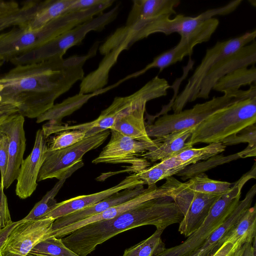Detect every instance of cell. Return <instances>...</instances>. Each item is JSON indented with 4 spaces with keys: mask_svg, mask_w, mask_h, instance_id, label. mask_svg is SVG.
Segmentation results:
<instances>
[{
    "mask_svg": "<svg viewBox=\"0 0 256 256\" xmlns=\"http://www.w3.org/2000/svg\"><path fill=\"white\" fill-rule=\"evenodd\" d=\"M84 164L82 160L66 170L63 176L58 180L54 187L46 193L41 200L34 205L28 214L21 220L40 219L52 210L58 204L55 196L62 188L66 180L76 170L83 166Z\"/></svg>",
    "mask_w": 256,
    "mask_h": 256,
    "instance_id": "cell-30",
    "label": "cell"
},
{
    "mask_svg": "<svg viewBox=\"0 0 256 256\" xmlns=\"http://www.w3.org/2000/svg\"><path fill=\"white\" fill-rule=\"evenodd\" d=\"M24 117L16 113L8 116L0 126V130L8 138V160L4 178V188L6 189L16 180L24 160L26 138L24 130Z\"/></svg>",
    "mask_w": 256,
    "mask_h": 256,
    "instance_id": "cell-17",
    "label": "cell"
},
{
    "mask_svg": "<svg viewBox=\"0 0 256 256\" xmlns=\"http://www.w3.org/2000/svg\"><path fill=\"white\" fill-rule=\"evenodd\" d=\"M244 256H256V249L252 244H244Z\"/></svg>",
    "mask_w": 256,
    "mask_h": 256,
    "instance_id": "cell-45",
    "label": "cell"
},
{
    "mask_svg": "<svg viewBox=\"0 0 256 256\" xmlns=\"http://www.w3.org/2000/svg\"><path fill=\"white\" fill-rule=\"evenodd\" d=\"M101 4L88 9L66 14L36 30L14 27L0 34V60L12 59L34 50L62 33L102 14L106 10Z\"/></svg>",
    "mask_w": 256,
    "mask_h": 256,
    "instance_id": "cell-3",
    "label": "cell"
},
{
    "mask_svg": "<svg viewBox=\"0 0 256 256\" xmlns=\"http://www.w3.org/2000/svg\"><path fill=\"white\" fill-rule=\"evenodd\" d=\"M183 215L172 198L164 196L112 219L85 225L62 238L66 246L80 256H87L96 247L116 235L138 226L153 225L164 230L180 223Z\"/></svg>",
    "mask_w": 256,
    "mask_h": 256,
    "instance_id": "cell-2",
    "label": "cell"
},
{
    "mask_svg": "<svg viewBox=\"0 0 256 256\" xmlns=\"http://www.w3.org/2000/svg\"><path fill=\"white\" fill-rule=\"evenodd\" d=\"M236 250L232 244L226 242L222 244L212 256H233Z\"/></svg>",
    "mask_w": 256,
    "mask_h": 256,
    "instance_id": "cell-43",
    "label": "cell"
},
{
    "mask_svg": "<svg viewBox=\"0 0 256 256\" xmlns=\"http://www.w3.org/2000/svg\"><path fill=\"white\" fill-rule=\"evenodd\" d=\"M244 244L239 249H238L233 256H244Z\"/></svg>",
    "mask_w": 256,
    "mask_h": 256,
    "instance_id": "cell-46",
    "label": "cell"
},
{
    "mask_svg": "<svg viewBox=\"0 0 256 256\" xmlns=\"http://www.w3.org/2000/svg\"><path fill=\"white\" fill-rule=\"evenodd\" d=\"M256 97V86H250L248 90H240L234 93H226L214 97L192 108L172 114H164L153 123L146 125L148 136L156 138L194 128L217 110L238 100Z\"/></svg>",
    "mask_w": 256,
    "mask_h": 256,
    "instance_id": "cell-5",
    "label": "cell"
},
{
    "mask_svg": "<svg viewBox=\"0 0 256 256\" xmlns=\"http://www.w3.org/2000/svg\"><path fill=\"white\" fill-rule=\"evenodd\" d=\"M170 87L164 78L156 76L136 92L126 96H116L111 104L102 110L96 120L73 126H66L65 130H79L87 132L88 136L110 130L120 118L133 110L146 106L148 101L166 96Z\"/></svg>",
    "mask_w": 256,
    "mask_h": 256,
    "instance_id": "cell-7",
    "label": "cell"
},
{
    "mask_svg": "<svg viewBox=\"0 0 256 256\" xmlns=\"http://www.w3.org/2000/svg\"><path fill=\"white\" fill-rule=\"evenodd\" d=\"M26 256H35V255H33V254H28Z\"/></svg>",
    "mask_w": 256,
    "mask_h": 256,
    "instance_id": "cell-49",
    "label": "cell"
},
{
    "mask_svg": "<svg viewBox=\"0 0 256 256\" xmlns=\"http://www.w3.org/2000/svg\"><path fill=\"white\" fill-rule=\"evenodd\" d=\"M164 230L156 229L146 239L126 249L122 256H157L166 248L161 238Z\"/></svg>",
    "mask_w": 256,
    "mask_h": 256,
    "instance_id": "cell-34",
    "label": "cell"
},
{
    "mask_svg": "<svg viewBox=\"0 0 256 256\" xmlns=\"http://www.w3.org/2000/svg\"><path fill=\"white\" fill-rule=\"evenodd\" d=\"M194 128L166 134L161 138L162 142L154 150L146 152L140 157L155 162L162 161L174 156L188 148H192L187 142L190 137Z\"/></svg>",
    "mask_w": 256,
    "mask_h": 256,
    "instance_id": "cell-25",
    "label": "cell"
},
{
    "mask_svg": "<svg viewBox=\"0 0 256 256\" xmlns=\"http://www.w3.org/2000/svg\"><path fill=\"white\" fill-rule=\"evenodd\" d=\"M87 132L74 130L59 132L54 136L48 144V150H56L72 146L86 136Z\"/></svg>",
    "mask_w": 256,
    "mask_h": 256,
    "instance_id": "cell-37",
    "label": "cell"
},
{
    "mask_svg": "<svg viewBox=\"0 0 256 256\" xmlns=\"http://www.w3.org/2000/svg\"><path fill=\"white\" fill-rule=\"evenodd\" d=\"M226 148L222 142L208 144L201 148H188L178 154L157 164L165 170L180 168L183 170L188 166L194 164L224 151Z\"/></svg>",
    "mask_w": 256,
    "mask_h": 256,
    "instance_id": "cell-27",
    "label": "cell"
},
{
    "mask_svg": "<svg viewBox=\"0 0 256 256\" xmlns=\"http://www.w3.org/2000/svg\"><path fill=\"white\" fill-rule=\"evenodd\" d=\"M256 155V151L247 146L241 152L235 154L226 156L218 154L204 160L202 162H198L188 166L177 173L176 175L180 176L182 180H186L218 166L240 158L255 156Z\"/></svg>",
    "mask_w": 256,
    "mask_h": 256,
    "instance_id": "cell-29",
    "label": "cell"
},
{
    "mask_svg": "<svg viewBox=\"0 0 256 256\" xmlns=\"http://www.w3.org/2000/svg\"><path fill=\"white\" fill-rule=\"evenodd\" d=\"M256 40L218 62L208 72L200 88L197 98L207 99L216 82L228 74L241 68L254 66Z\"/></svg>",
    "mask_w": 256,
    "mask_h": 256,
    "instance_id": "cell-20",
    "label": "cell"
},
{
    "mask_svg": "<svg viewBox=\"0 0 256 256\" xmlns=\"http://www.w3.org/2000/svg\"><path fill=\"white\" fill-rule=\"evenodd\" d=\"M48 144V138L42 130L39 129L36 133L33 149L24 159L16 178V194L21 199L30 197L37 187V180L46 158Z\"/></svg>",
    "mask_w": 256,
    "mask_h": 256,
    "instance_id": "cell-19",
    "label": "cell"
},
{
    "mask_svg": "<svg viewBox=\"0 0 256 256\" xmlns=\"http://www.w3.org/2000/svg\"><path fill=\"white\" fill-rule=\"evenodd\" d=\"M183 215L178 230L188 237L196 230L208 214L214 202L222 194L194 192L182 182L170 176L162 184Z\"/></svg>",
    "mask_w": 256,
    "mask_h": 256,
    "instance_id": "cell-9",
    "label": "cell"
},
{
    "mask_svg": "<svg viewBox=\"0 0 256 256\" xmlns=\"http://www.w3.org/2000/svg\"><path fill=\"white\" fill-rule=\"evenodd\" d=\"M111 136L108 144L92 162L129 164L126 172L138 173L150 166V162L140 155L157 148L162 140L156 138L151 142L137 140L126 136L119 132L110 130Z\"/></svg>",
    "mask_w": 256,
    "mask_h": 256,
    "instance_id": "cell-12",
    "label": "cell"
},
{
    "mask_svg": "<svg viewBox=\"0 0 256 256\" xmlns=\"http://www.w3.org/2000/svg\"></svg>",
    "mask_w": 256,
    "mask_h": 256,
    "instance_id": "cell-50",
    "label": "cell"
},
{
    "mask_svg": "<svg viewBox=\"0 0 256 256\" xmlns=\"http://www.w3.org/2000/svg\"></svg>",
    "mask_w": 256,
    "mask_h": 256,
    "instance_id": "cell-51",
    "label": "cell"
},
{
    "mask_svg": "<svg viewBox=\"0 0 256 256\" xmlns=\"http://www.w3.org/2000/svg\"><path fill=\"white\" fill-rule=\"evenodd\" d=\"M144 185L124 190L84 209L58 218L52 223V230L100 214L110 207L125 202L143 192L146 189Z\"/></svg>",
    "mask_w": 256,
    "mask_h": 256,
    "instance_id": "cell-22",
    "label": "cell"
},
{
    "mask_svg": "<svg viewBox=\"0 0 256 256\" xmlns=\"http://www.w3.org/2000/svg\"><path fill=\"white\" fill-rule=\"evenodd\" d=\"M256 174L255 169L252 168L243 174L232 184L228 192L214 202L208 214L196 230L180 244L166 248L157 256H190L196 251L236 207L242 187L250 179L256 178Z\"/></svg>",
    "mask_w": 256,
    "mask_h": 256,
    "instance_id": "cell-6",
    "label": "cell"
},
{
    "mask_svg": "<svg viewBox=\"0 0 256 256\" xmlns=\"http://www.w3.org/2000/svg\"><path fill=\"white\" fill-rule=\"evenodd\" d=\"M178 0H134L126 24L110 36L112 44L126 50L131 46L135 35L148 24L176 14Z\"/></svg>",
    "mask_w": 256,
    "mask_h": 256,
    "instance_id": "cell-11",
    "label": "cell"
},
{
    "mask_svg": "<svg viewBox=\"0 0 256 256\" xmlns=\"http://www.w3.org/2000/svg\"><path fill=\"white\" fill-rule=\"evenodd\" d=\"M146 106L138 108L118 119L110 130H115L132 139L150 142L144 120Z\"/></svg>",
    "mask_w": 256,
    "mask_h": 256,
    "instance_id": "cell-28",
    "label": "cell"
},
{
    "mask_svg": "<svg viewBox=\"0 0 256 256\" xmlns=\"http://www.w3.org/2000/svg\"><path fill=\"white\" fill-rule=\"evenodd\" d=\"M19 6L18 4L15 1L0 0V18L16 10Z\"/></svg>",
    "mask_w": 256,
    "mask_h": 256,
    "instance_id": "cell-42",
    "label": "cell"
},
{
    "mask_svg": "<svg viewBox=\"0 0 256 256\" xmlns=\"http://www.w3.org/2000/svg\"><path fill=\"white\" fill-rule=\"evenodd\" d=\"M106 130L86 136L70 146L56 150H48L40 170L38 181L56 178L60 180L66 170L82 160L87 152L100 146L110 134Z\"/></svg>",
    "mask_w": 256,
    "mask_h": 256,
    "instance_id": "cell-13",
    "label": "cell"
},
{
    "mask_svg": "<svg viewBox=\"0 0 256 256\" xmlns=\"http://www.w3.org/2000/svg\"><path fill=\"white\" fill-rule=\"evenodd\" d=\"M18 222H12L4 228L0 230V248L6 242L12 230L18 224Z\"/></svg>",
    "mask_w": 256,
    "mask_h": 256,
    "instance_id": "cell-44",
    "label": "cell"
},
{
    "mask_svg": "<svg viewBox=\"0 0 256 256\" xmlns=\"http://www.w3.org/2000/svg\"><path fill=\"white\" fill-rule=\"evenodd\" d=\"M255 124L248 126L237 133L228 136L222 140L221 142L225 146L247 142L248 146L256 149V126Z\"/></svg>",
    "mask_w": 256,
    "mask_h": 256,
    "instance_id": "cell-38",
    "label": "cell"
},
{
    "mask_svg": "<svg viewBox=\"0 0 256 256\" xmlns=\"http://www.w3.org/2000/svg\"><path fill=\"white\" fill-rule=\"evenodd\" d=\"M182 170L180 168L165 170L160 167L157 164L138 173L132 174L134 178L142 180L144 184L148 186L155 184L156 182L176 174Z\"/></svg>",
    "mask_w": 256,
    "mask_h": 256,
    "instance_id": "cell-36",
    "label": "cell"
},
{
    "mask_svg": "<svg viewBox=\"0 0 256 256\" xmlns=\"http://www.w3.org/2000/svg\"><path fill=\"white\" fill-rule=\"evenodd\" d=\"M256 234V205L248 208L237 222L222 239L216 252L224 243L232 244L236 250L246 243L252 244Z\"/></svg>",
    "mask_w": 256,
    "mask_h": 256,
    "instance_id": "cell-26",
    "label": "cell"
},
{
    "mask_svg": "<svg viewBox=\"0 0 256 256\" xmlns=\"http://www.w3.org/2000/svg\"><path fill=\"white\" fill-rule=\"evenodd\" d=\"M2 88H3L1 84H0V92L2 90ZM0 100H1V96H0Z\"/></svg>",
    "mask_w": 256,
    "mask_h": 256,
    "instance_id": "cell-47",
    "label": "cell"
},
{
    "mask_svg": "<svg viewBox=\"0 0 256 256\" xmlns=\"http://www.w3.org/2000/svg\"><path fill=\"white\" fill-rule=\"evenodd\" d=\"M30 254L37 256H80L67 248L62 238L50 236L38 243Z\"/></svg>",
    "mask_w": 256,
    "mask_h": 256,
    "instance_id": "cell-35",
    "label": "cell"
},
{
    "mask_svg": "<svg viewBox=\"0 0 256 256\" xmlns=\"http://www.w3.org/2000/svg\"><path fill=\"white\" fill-rule=\"evenodd\" d=\"M218 24V20L215 18L206 20L190 34L180 36V42L174 47L154 58L142 69L120 80L121 82L140 76L153 68H159L160 72L166 68L182 61L184 57L192 53L196 45L208 41Z\"/></svg>",
    "mask_w": 256,
    "mask_h": 256,
    "instance_id": "cell-15",
    "label": "cell"
},
{
    "mask_svg": "<svg viewBox=\"0 0 256 256\" xmlns=\"http://www.w3.org/2000/svg\"><path fill=\"white\" fill-rule=\"evenodd\" d=\"M73 2L74 0H42L36 18L26 30L38 29L51 20L66 14Z\"/></svg>",
    "mask_w": 256,
    "mask_h": 256,
    "instance_id": "cell-32",
    "label": "cell"
},
{
    "mask_svg": "<svg viewBox=\"0 0 256 256\" xmlns=\"http://www.w3.org/2000/svg\"><path fill=\"white\" fill-rule=\"evenodd\" d=\"M4 60H0V69L1 66L4 64Z\"/></svg>",
    "mask_w": 256,
    "mask_h": 256,
    "instance_id": "cell-48",
    "label": "cell"
},
{
    "mask_svg": "<svg viewBox=\"0 0 256 256\" xmlns=\"http://www.w3.org/2000/svg\"><path fill=\"white\" fill-rule=\"evenodd\" d=\"M166 196H168V192L162 185L159 187L157 186L156 184L148 186L143 192L125 202L110 207L100 214L88 217L63 228L52 230V236L62 238L85 225L112 219L127 211L138 208L148 201Z\"/></svg>",
    "mask_w": 256,
    "mask_h": 256,
    "instance_id": "cell-18",
    "label": "cell"
},
{
    "mask_svg": "<svg viewBox=\"0 0 256 256\" xmlns=\"http://www.w3.org/2000/svg\"><path fill=\"white\" fill-rule=\"evenodd\" d=\"M104 0H74L73 2L68 8L67 14L76 12L88 9L98 5Z\"/></svg>",
    "mask_w": 256,
    "mask_h": 256,
    "instance_id": "cell-41",
    "label": "cell"
},
{
    "mask_svg": "<svg viewBox=\"0 0 256 256\" xmlns=\"http://www.w3.org/2000/svg\"><path fill=\"white\" fill-rule=\"evenodd\" d=\"M256 122V97L238 100L217 110L195 126L187 142L193 146L221 142Z\"/></svg>",
    "mask_w": 256,
    "mask_h": 256,
    "instance_id": "cell-4",
    "label": "cell"
},
{
    "mask_svg": "<svg viewBox=\"0 0 256 256\" xmlns=\"http://www.w3.org/2000/svg\"><path fill=\"white\" fill-rule=\"evenodd\" d=\"M99 42L86 54L15 66L0 77V110L8 114L37 118L55 100L84 77V66L96 55Z\"/></svg>",
    "mask_w": 256,
    "mask_h": 256,
    "instance_id": "cell-1",
    "label": "cell"
},
{
    "mask_svg": "<svg viewBox=\"0 0 256 256\" xmlns=\"http://www.w3.org/2000/svg\"><path fill=\"white\" fill-rule=\"evenodd\" d=\"M52 218L19 220L0 248V256H26L39 242L52 236Z\"/></svg>",
    "mask_w": 256,
    "mask_h": 256,
    "instance_id": "cell-16",
    "label": "cell"
},
{
    "mask_svg": "<svg viewBox=\"0 0 256 256\" xmlns=\"http://www.w3.org/2000/svg\"><path fill=\"white\" fill-rule=\"evenodd\" d=\"M140 184H144V182L130 174L119 184L108 189L92 194L78 196L58 202L56 206L42 218H52L56 220L92 206L116 192L125 189L134 188Z\"/></svg>",
    "mask_w": 256,
    "mask_h": 256,
    "instance_id": "cell-21",
    "label": "cell"
},
{
    "mask_svg": "<svg viewBox=\"0 0 256 256\" xmlns=\"http://www.w3.org/2000/svg\"><path fill=\"white\" fill-rule=\"evenodd\" d=\"M192 191L206 194H224L228 192L232 184L210 178L204 172L191 178L184 182Z\"/></svg>",
    "mask_w": 256,
    "mask_h": 256,
    "instance_id": "cell-33",
    "label": "cell"
},
{
    "mask_svg": "<svg viewBox=\"0 0 256 256\" xmlns=\"http://www.w3.org/2000/svg\"><path fill=\"white\" fill-rule=\"evenodd\" d=\"M256 68L252 66L236 69L221 78L212 90L226 93H234L242 86L256 84Z\"/></svg>",
    "mask_w": 256,
    "mask_h": 256,
    "instance_id": "cell-31",
    "label": "cell"
},
{
    "mask_svg": "<svg viewBox=\"0 0 256 256\" xmlns=\"http://www.w3.org/2000/svg\"><path fill=\"white\" fill-rule=\"evenodd\" d=\"M119 8V4H117L109 11L74 27L44 44L14 58L10 62L16 66L64 57L70 48L80 44L88 33L102 31L113 22L118 15Z\"/></svg>",
    "mask_w": 256,
    "mask_h": 256,
    "instance_id": "cell-8",
    "label": "cell"
},
{
    "mask_svg": "<svg viewBox=\"0 0 256 256\" xmlns=\"http://www.w3.org/2000/svg\"><path fill=\"white\" fill-rule=\"evenodd\" d=\"M242 2V0H234L222 6L208 10L194 17L180 14L172 19L168 17L160 18L148 24L140 30L134 36L133 42L134 44L155 33L168 35L177 32L180 36H186L214 16L231 13Z\"/></svg>",
    "mask_w": 256,
    "mask_h": 256,
    "instance_id": "cell-14",
    "label": "cell"
},
{
    "mask_svg": "<svg viewBox=\"0 0 256 256\" xmlns=\"http://www.w3.org/2000/svg\"><path fill=\"white\" fill-rule=\"evenodd\" d=\"M256 194V184L251 187L245 198L240 200L238 206L226 220L208 237L202 246L190 256H212L216 252L219 242L237 222L246 210L251 206Z\"/></svg>",
    "mask_w": 256,
    "mask_h": 256,
    "instance_id": "cell-23",
    "label": "cell"
},
{
    "mask_svg": "<svg viewBox=\"0 0 256 256\" xmlns=\"http://www.w3.org/2000/svg\"><path fill=\"white\" fill-rule=\"evenodd\" d=\"M118 86L116 82L92 93L88 94L78 93L69 97L62 102L54 104L50 109L38 116L36 122L40 123L48 120V122L44 124L48 126L60 124H62V119L64 117L72 114L80 108L90 98L106 92Z\"/></svg>",
    "mask_w": 256,
    "mask_h": 256,
    "instance_id": "cell-24",
    "label": "cell"
},
{
    "mask_svg": "<svg viewBox=\"0 0 256 256\" xmlns=\"http://www.w3.org/2000/svg\"><path fill=\"white\" fill-rule=\"evenodd\" d=\"M8 137L0 130V184L2 185L8 163Z\"/></svg>",
    "mask_w": 256,
    "mask_h": 256,
    "instance_id": "cell-39",
    "label": "cell"
},
{
    "mask_svg": "<svg viewBox=\"0 0 256 256\" xmlns=\"http://www.w3.org/2000/svg\"><path fill=\"white\" fill-rule=\"evenodd\" d=\"M12 222L8 208L7 198L3 185L0 184V230Z\"/></svg>",
    "mask_w": 256,
    "mask_h": 256,
    "instance_id": "cell-40",
    "label": "cell"
},
{
    "mask_svg": "<svg viewBox=\"0 0 256 256\" xmlns=\"http://www.w3.org/2000/svg\"><path fill=\"white\" fill-rule=\"evenodd\" d=\"M256 30L223 42H218L206 50L200 64L197 66L180 94L172 99L171 107L174 113L183 110L188 102L197 99L201 84L209 70L220 60L255 40Z\"/></svg>",
    "mask_w": 256,
    "mask_h": 256,
    "instance_id": "cell-10",
    "label": "cell"
}]
</instances>
